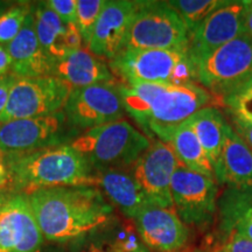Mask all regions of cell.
Wrapping results in <instances>:
<instances>
[{
	"mask_svg": "<svg viewBox=\"0 0 252 252\" xmlns=\"http://www.w3.org/2000/svg\"><path fill=\"white\" fill-rule=\"evenodd\" d=\"M63 111L71 127L86 131L123 119L126 113L118 81L72 89Z\"/></svg>",
	"mask_w": 252,
	"mask_h": 252,
	"instance_id": "obj_11",
	"label": "cell"
},
{
	"mask_svg": "<svg viewBox=\"0 0 252 252\" xmlns=\"http://www.w3.org/2000/svg\"><path fill=\"white\" fill-rule=\"evenodd\" d=\"M32 7L30 2H18L0 12V45L7 46L18 36L32 13Z\"/></svg>",
	"mask_w": 252,
	"mask_h": 252,
	"instance_id": "obj_26",
	"label": "cell"
},
{
	"mask_svg": "<svg viewBox=\"0 0 252 252\" xmlns=\"http://www.w3.org/2000/svg\"><path fill=\"white\" fill-rule=\"evenodd\" d=\"M249 1L229 0L189 35V53L195 62L245 33Z\"/></svg>",
	"mask_w": 252,
	"mask_h": 252,
	"instance_id": "obj_13",
	"label": "cell"
},
{
	"mask_svg": "<svg viewBox=\"0 0 252 252\" xmlns=\"http://www.w3.org/2000/svg\"><path fill=\"white\" fill-rule=\"evenodd\" d=\"M150 139L126 119L91 128L72 140L70 146L81 153L94 173L131 168L149 149Z\"/></svg>",
	"mask_w": 252,
	"mask_h": 252,
	"instance_id": "obj_4",
	"label": "cell"
},
{
	"mask_svg": "<svg viewBox=\"0 0 252 252\" xmlns=\"http://www.w3.org/2000/svg\"><path fill=\"white\" fill-rule=\"evenodd\" d=\"M96 179V187L104 197L128 220H134L145 208L152 204L130 171L109 169L97 172Z\"/></svg>",
	"mask_w": 252,
	"mask_h": 252,
	"instance_id": "obj_18",
	"label": "cell"
},
{
	"mask_svg": "<svg viewBox=\"0 0 252 252\" xmlns=\"http://www.w3.org/2000/svg\"><path fill=\"white\" fill-rule=\"evenodd\" d=\"M9 195H11V193H2V194H0V209H1L2 204L6 202V200H7Z\"/></svg>",
	"mask_w": 252,
	"mask_h": 252,
	"instance_id": "obj_40",
	"label": "cell"
},
{
	"mask_svg": "<svg viewBox=\"0 0 252 252\" xmlns=\"http://www.w3.org/2000/svg\"><path fill=\"white\" fill-rule=\"evenodd\" d=\"M109 67L123 83H197L196 62L189 48L124 49Z\"/></svg>",
	"mask_w": 252,
	"mask_h": 252,
	"instance_id": "obj_5",
	"label": "cell"
},
{
	"mask_svg": "<svg viewBox=\"0 0 252 252\" xmlns=\"http://www.w3.org/2000/svg\"><path fill=\"white\" fill-rule=\"evenodd\" d=\"M139 1L109 0L105 1L94 25L88 52L111 62L125 49L132 21Z\"/></svg>",
	"mask_w": 252,
	"mask_h": 252,
	"instance_id": "obj_14",
	"label": "cell"
},
{
	"mask_svg": "<svg viewBox=\"0 0 252 252\" xmlns=\"http://www.w3.org/2000/svg\"><path fill=\"white\" fill-rule=\"evenodd\" d=\"M32 13L34 27L41 47L53 61L56 62L67 56L69 49L65 42V24L49 7L47 1L33 5Z\"/></svg>",
	"mask_w": 252,
	"mask_h": 252,
	"instance_id": "obj_22",
	"label": "cell"
},
{
	"mask_svg": "<svg viewBox=\"0 0 252 252\" xmlns=\"http://www.w3.org/2000/svg\"><path fill=\"white\" fill-rule=\"evenodd\" d=\"M6 47L12 60L11 74L15 77L28 78L53 75L54 61L46 54L37 40L33 13L28 15L18 36Z\"/></svg>",
	"mask_w": 252,
	"mask_h": 252,
	"instance_id": "obj_16",
	"label": "cell"
},
{
	"mask_svg": "<svg viewBox=\"0 0 252 252\" xmlns=\"http://www.w3.org/2000/svg\"><path fill=\"white\" fill-rule=\"evenodd\" d=\"M189 33L168 1H139L125 49H188Z\"/></svg>",
	"mask_w": 252,
	"mask_h": 252,
	"instance_id": "obj_6",
	"label": "cell"
},
{
	"mask_svg": "<svg viewBox=\"0 0 252 252\" xmlns=\"http://www.w3.org/2000/svg\"><path fill=\"white\" fill-rule=\"evenodd\" d=\"M1 161H4V156H2L1 153H0V162Z\"/></svg>",
	"mask_w": 252,
	"mask_h": 252,
	"instance_id": "obj_43",
	"label": "cell"
},
{
	"mask_svg": "<svg viewBox=\"0 0 252 252\" xmlns=\"http://www.w3.org/2000/svg\"><path fill=\"white\" fill-rule=\"evenodd\" d=\"M169 5L180 15L189 35L216 9L226 4V0H172Z\"/></svg>",
	"mask_w": 252,
	"mask_h": 252,
	"instance_id": "obj_25",
	"label": "cell"
},
{
	"mask_svg": "<svg viewBox=\"0 0 252 252\" xmlns=\"http://www.w3.org/2000/svg\"><path fill=\"white\" fill-rule=\"evenodd\" d=\"M71 90L69 84L54 75L17 78L0 124L63 111Z\"/></svg>",
	"mask_w": 252,
	"mask_h": 252,
	"instance_id": "obj_8",
	"label": "cell"
},
{
	"mask_svg": "<svg viewBox=\"0 0 252 252\" xmlns=\"http://www.w3.org/2000/svg\"><path fill=\"white\" fill-rule=\"evenodd\" d=\"M72 248H75L72 252H112L102 238H94L91 234L75 239Z\"/></svg>",
	"mask_w": 252,
	"mask_h": 252,
	"instance_id": "obj_32",
	"label": "cell"
},
{
	"mask_svg": "<svg viewBox=\"0 0 252 252\" xmlns=\"http://www.w3.org/2000/svg\"><path fill=\"white\" fill-rule=\"evenodd\" d=\"M105 0H77L76 26L83 41L84 49H88L91 35Z\"/></svg>",
	"mask_w": 252,
	"mask_h": 252,
	"instance_id": "obj_27",
	"label": "cell"
},
{
	"mask_svg": "<svg viewBox=\"0 0 252 252\" xmlns=\"http://www.w3.org/2000/svg\"><path fill=\"white\" fill-rule=\"evenodd\" d=\"M189 124L212 160L215 172L220 165L224 141V113L216 106H207L188 119Z\"/></svg>",
	"mask_w": 252,
	"mask_h": 252,
	"instance_id": "obj_23",
	"label": "cell"
},
{
	"mask_svg": "<svg viewBox=\"0 0 252 252\" xmlns=\"http://www.w3.org/2000/svg\"><path fill=\"white\" fill-rule=\"evenodd\" d=\"M226 111L252 122V75L222 98Z\"/></svg>",
	"mask_w": 252,
	"mask_h": 252,
	"instance_id": "obj_28",
	"label": "cell"
},
{
	"mask_svg": "<svg viewBox=\"0 0 252 252\" xmlns=\"http://www.w3.org/2000/svg\"><path fill=\"white\" fill-rule=\"evenodd\" d=\"M53 75L64 81L72 89L118 81L108 63L87 49L74 50L54 62Z\"/></svg>",
	"mask_w": 252,
	"mask_h": 252,
	"instance_id": "obj_19",
	"label": "cell"
},
{
	"mask_svg": "<svg viewBox=\"0 0 252 252\" xmlns=\"http://www.w3.org/2000/svg\"><path fill=\"white\" fill-rule=\"evenodd\" d=\"M12 178V194L31 195L55 187H96V173L70 145L47 147L4 158Z\"/></svg>",
	"mask_w": 252,
	"mask_h": 252,
	"instance_id": "obj_3",
	"label": "cell"
},
{
	"mask_svg": "<svg viewBox=\"0 0 252 252\" xmlns=\"http://www.w3.org/2000/svg\"><path fill=\"white\" fill-rule=\"evenodd\" d=\"M65 28H67V31H65V42H67L69 52L83 49V41H82V36L76 24L72 23L65 25Z\"/></svg>",
	"mask_w": 252,
	"mask_h": 252,
	"instance_id": "obj_35",
	"label": "cell"
},
{
	"mask_svg": "<svg viewBox=\"0 0 252 252\" xmlns=\"http://www.w3.org/2000/svg\"><path fill=\"white\" fill-rule=\"evenodd\" d=\"M106 244L112 252H151L143 244L137 230H128Z\"/></svg>",
	"mask_w": 252,
	"mask_h": 252,
	"instance_id": "obj_29",
	"label": "cell"
},
{
	"mask_svg": "<svg viewBox=\"0 0 252 252\" xmlns=\"http://www.w3.org/2000/svg\"><path fill=\"white\" fill-rule=\"evenodd\" d=\"M17 78L18 77H15L13 74H7L5 76L0 77V117L5 111L12 87H13Z\"/></svg>",
	"mask_w": 252,
	"mask_h": 252,
	"instance_id": "obj_34",
	"label": "cell"
},
{
	"mask_svg": "<svg viewBox=\"0 0 252 252\" xmlns=\"http://www.w3.org/2000/svg\"><path fill=\"white\" fill-rule=\"evenodd\" d=\"M173 208L186 225H209L215 217L219 184L215 179L179 165L172 178Z\"/></svg>",
	"mask_w": 252,
	"mask_h": 252,
	"instance_id": "obj_9",
	"label": "cell"
},
{
	"mask_svg": "<svg viewBox=\"0 0 252 252\" xmlns=\"http://www.w3.org/2000/svg\"><path fill=\"white\" fill-rule=\"evenodd\" d=\"M47 4L65 25L76 23L77 0H49Z\"/></svg>",
	"mask_w": 252,
	"mask_h": 252,
	"instance_id": "obj_30",
	"label": "cell"
},
{
	"mask_svg": "<svg viewBox=\"0 0 252 252\" xmlns=\"http://www.w3.org/2000/svg\"><path fill=\"white\" fill-rule=\"evenodd\" d=\"M214 252H228V250H226L224 247H220V248H217Z\"/></svg>",
	"mask_w": 252,
	"mask_h": 252,
	"instance_id": "obj_41",
	"label": "cell"
},
{
	"mask_svg": "<svg viewBox=\"0 0 252 252\" xmlns=\"http://www.w3.org/2000/svg\"><path fill=\"white\" fill-rule=\"evenodd\" d=\"M5 8H6V6H5L4 4H1V2H0V12H2V11H4Z\"/></svg>",
	"mask_w": 252,
	"mask_h": 252,
	"instance_id": "obj_42",
	"label": "cell"
},
{
	"mask_svg": "<svg viewBox=\"0 0 252 252\" xmlns=\"http://www.w3.org/2000/svg\"><path fill=\"white\" fill-rule=\"evenodd\" d=\"M69 123L64 111L35 118L17 119L0 124V153L21 156L47 147L64 145Z\"/></svg>",
	"mask_w": 252,
	"mask_h": 252,
	"instance_id": "obj_10",
	"label": "cell"
},
{
	"mask_svg": "<svg viewBox=\"0 0 252 252\" xmlns=\"http://www.w3.org/2000/svg\"><path fill=\"white\" fill-rule=\"evenodd\" d=\"M133 222L141 242L151 252H179L189 239L188 226L173 209L151 204Z\"/></svg>",
	"mask_w": 252,
	"mask_h": 252,
	"instance_id": "obj_15",
	"label": "cell"
},
{
	"mask_svg": "<svg viewBox=\"0 0 252 252\" xmlns=\"http://www.w3.org/2000/svg\"><path fill=\"white\" fill-rule=\"evenodd\" d=\"M165 144L168 145L179 162L191 171L215 179V168L188 121L176 127Z\"/></svg>",
	"mask_w": 252,
	"mask_h": 252,
	"instance_id": "obj_21",
	"label": "cell"
},
{
	"mask_svg": "<svg viewBox=\"0 0 252 252\" xmlns=\"http://www.w3.org/2000/svg\"><path fill=\"white\" fill-rule=\"evenodd\" d=\"M63 244H59V245H53V247H48V248H41L37 252H70L67 248L62 247Z\"/></svg>",
	"mask_w": 252,
	"mask_h": 252,
	"instance_id": "obj_39",
	"label": "cell"
},
{
	"mask_svg": "<svg viewBox=\"0 0 252 252\" xmlns=\"http://www.w3.org/2000/svg\"><path fill=\"white\" fill-rule=\"evenodd\" d=\"M197 83L222 99L252 75V37L242 34L196 62Z\"/></svg>",
	"mask_w": 252,
	"mask_h": 252,
	"instance_id": "obj_7",
	"label": "cell"
},
{
	"mask_svg": "<svg viewBox=\"0 0 252 252\" xmlns=\"http://www.w3.org/2000/svg\"><path fill=\"white\" fill-rule=\"evenodd\" d=\"M126 113L149 139L166 143L172 132L201 109L212 106L214 96L197 83H123L118 81Z\"/></svg>",
	"mask_w": 252,
	"mask_h": 252,
	"instance_id": "obj_2",
	"label": "cell"
},
{
	"mask_svg": "<svg viewBox=\"0 0 252 252\" xmlns=\"http://www.w3.org/2000/svg\"><path fill=\"white\" fill-rule=\"evenodd\" d=\"M11 193L12 194V178L9 173L8 166L5 161L0 162V194Z\"/></svg>",
	"mask_w": 252,
	"mask_h": 252,
	"instance_id": "obj_36",
	"label": "cell"
},
{
	"mask_svg": "<svg viewBox=\"0 0 252 252\" xmlns=\"http://www.w3.org/2000/svg\"><path fill=\"white\" fill-rule=\"evenodd\" d=\"M150 141L149 149L131 168L132 175L153 206L174 210L171 184L180 162L168 145L157 138Z\"/></svg>",
	"mask_w": 252,
	"mask_h": 252,
	"instance_id": "obj_12",
	"label": "cell"
},
{
	"mask_svg": "<svg viewBox=\"0 0 252 252\" xmlns=\"http://www.w3.org/2000/svg\"><path fill=\"white\" fill-rule=\"evenodd\" d=\"M43 237L64 244L96 231L111 220L113 207L94 186L41 189L28 195Z\"/></svg>",
	"mask_w": 252,
	"mask_h": 252,
	"instance_id": "obj_1",
	"label": "cell"
},
{
	"mask_svg": "<svg viewBox=\"0 0 252 252\" xmlns=\"http://www.w3.org/2000/svg\"><path fill=\"white\" fill-rule=\"evenodd\" d=\"M215 175L217 184L226 185L230 189L252 188V151L229 124L228 119Z\"/></svg>",
	"mask_w": 252,
	"mask_h": 252,
	"instance_id": "obj_17",
	"label": "cell"
},
{
	"mask_svg": "<svg viewBox=\"0 0 252 252\" xmlns=\"http://www.w3.org/2000/svg\"><path fill=\"white\" fill-rule=\"evenodd\" d=\"M1 213L7 220L13 249L12 252H37L42 248L43 237L35 215L25 194H11L2 204Z\"/></svg>",
	"mask_w": 252,
	"mask_h": 252,
	"instance_id": "obj_20",
	"label": "cell"
},
{
	"mask_svg": "<svg viewBox=\"0 0 252 252\" xmlns=\"http://www.w3.org/2000/svg\"><path fill=\"white\" fill-rule=\"evenodd\" d=\"M223 247L228 252H252V241L230 232Z\"/></svg>",
	"mask_w": 252,
	"mask_h": 252,
	"instance_id": "obj_33",
	"label": "cell"
},
{
	"mask_svg": "<svg viewBox=\"0 0 252 252\" xmlns=\"http://www.w3.org/2000/svg\"><path fill=\"white\" fill-rule=\"evenodd\" d=\"M12 60L9 56L7 47L0 45V77L11 74Z\"/></svg>",
	"mask_w": 252,
	"mask_h": 252,
	"instance_id": "obj_37",
	"label": "cell"
},
{
	"mask_svg": "<svg viewBox=\"0 0 252 252\" xmlns=\"http://www.w3.org/2000/svg\"><path fill=\"white\" fill-rule=\"evenodd\" d=\"M245 34L252 37V1H249L247 15H245Z\"/></svg>",
	"mask_w": 252,
	"mask_h": 252,
	"instance_id": "obj_38",
	"label": "cell"
},
{
	"mask_svg": "<svg viewBox=\"0 0 252 252\" xmlns=\"http://www.w3.org/2000/svg\"><path fill=\"white\" fill-rule=\"evenodd\" d=\"M226 115H228L226 119H228L229 124L232 126V128L237 132L239 137L247 143L252 151V122L229 111H226Z\"/></svg>",
	"mask_w": 252,
	"mask_h": 252,
	"instance_id": "obj_31",
	"label": "cell"
},
{
	"mask_svg": "<svg viewBox=\"0 0 252 252\" xmlns=\"http://www.w3.org/2000/svg\"><path fill=\"white\" fill-rule=\"evenodd\" d=\"M223 230L252 241V188L229 189L220 200Z\"/></svg>",
	"mask_w": 252,
	"mask_h": 252,
	"instance_id": "obj_24",
	"label": "cell"
}]
</instances>
